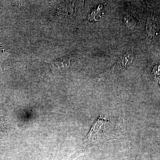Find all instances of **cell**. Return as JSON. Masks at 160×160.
<instances>
[{
  "instance_id": "obj_1",
  "label": "cell",
  "mask_w": 160,
  "mask_h": 160,
  "mask_svg": "<svg viewBox=\"0 0 160 160\" xmlns=\"http://www.w3.org/2000/svg\"><path fill=\"white\" fill-rule=\"evenodd\" d=\"M98 120L97 122H96L94 126L92 127L91 131L88 134V138L89 140L94 139L95 136H96V137L98 136H100V135L101 134V131L104 128L105 119H101L100 117L99 119Z\"/></svg>"
},
{
  "instance_id": "obj_2",
  "label": "cell",
  "mask_w": 160,
  "mask_h": 160,
  "mask_svg": "<svg viewBox=\"0 0 160 160\" xmlns=\"http://www.w3.org/2000/svg\"><path fill=\"white\" fill-rule=\"evenodd\" d=\"M152 75L153 80L160 85V65L155 66L152 70Z\"/></svg>"
}]
</instances>
